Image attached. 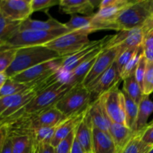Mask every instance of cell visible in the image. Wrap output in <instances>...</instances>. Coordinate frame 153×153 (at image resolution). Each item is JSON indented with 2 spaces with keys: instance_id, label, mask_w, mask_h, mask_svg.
Returning a JSON list of instances; mask_svg holds the SVG:
<instances>
[{
  "instance_id": "6da1fadb",
  "label": "cell",
  "mask_w": 153,
  "mask_h": 153,
  "mask_svg": "<svg viewBox=\"0 0 153 153\" xmlns=\"http://www.w3.org/2000/svg\"><path fill=\"white\" fill-rule=\"evenodd\" d=\"M60 58H62L45 46L19 48L13 63L4 73L8 78H12L31 67Z\"/></svg>"
},
{
  "instance_id": "7a4b0ae2",
  "label": "cell",
  "mask_w": 153,
  "mask_h": 153,
  "mask_svg": "<svg viewBox=\"0 0 153 153\" xmlns=\"http://www.w3.org/2000/svg\"><path fill=\"white\" fill-rule=\"evenodd\" d=\"M153 0L131 1L117 18L118 30L126 31L141 27L152 15Z\"/></svg>"
},
{
  "instance_id": "3957f363",
  "label": "cell",
  "mask_w": 153,
  "mask_h": 153,
  "mask_svg": "<svg viewBox=\"0 0 153 153\" xmlns=\"http://www.w3.org/2000/svg\"><path fill=\"white\" fill-rule=\"evenodd\" d=\"M69 32L67 28L52 30V31H37L25 30L19 31L12 37L2 47L19 48L28 46H44L46 43L55 40L57 37Z\"/></svg>"
},
{
  "instance_id": "277c9868",
  "label": "cell",
  "mask_w": 153,
  "mask_h": 153,
  "mask_svg": "<svg viewBox=\"0 0 153 153\" xmlns=\"http://www.w3.org/2000/svg\"><path fill=\"white\" fill-rule=\"evenodd\" d=\"M89 34L82 31H69L44 45L64 58L76 53L91 43Z\"/></svg>"
},
{
  "instance_id": "5b68a950",
  "label": "cell",
  "mask_w": 153,
  "mask_h": 153,
  "mask_svg": "<svg viewBox=\"0 0 153 153\" xmlns=\"http://www.w3.org/2000/svg\"><path fill=\"white\" fill-rule=\"evenodd\" d=\"M91 104V93L83 85L72 88L55 105V108L67 117L85 110Z\"/></svg>"
},
{
  "instance_id": "8992f818",
  "label": "cell",
  "mask_w": 153,
  "mask_h": 153,
  "mask_svg": "<svg viewBox=\"0 0 153 153\" xmlns=\"http://www.w3.org/2000/svg\"><path fill=\"white\" fill-rule=\"evenodd\" d=\"M72 88L64 81L57 82L46 91L37 94L35 97L26 105L22 111L28 114L37 113L52 108L56 105L60 99Z\"/></svg>"
},
{
  "instance_id": "52a82bcc",
  "label": "cell",
  "mask_w": 153,
  "mask_h": 153,
  "mask_svg": "<svg viewBox=\"0 0 153 153\" xmlns=\"http://www.w3.org/2000/svg\"><path fill=\"white\" fill-rule=\"evenodd\" d=\"M111 37L112 35H108L100 40L91 41L89 44L81 49L76 53L63 58L60 64V70L69 76L79 66L90 58L99 55L105 48Z\"/></svg>"
},
{
  "instance_id": "ba28073f",
  "label": "cell",
  "mask_w": 153,
  "mask_h": 153,
  "mask_svg": "<svg viewBox=\"0 0 153 153\" xmlns=\"http://www.w3.org/2000/svg\"><path fill=\"white\" fill-rule=\"evenodd\" d=\"M100 99L111 121L126 125L123 94L119 90L118 85L101 96Z\"/></svg>"
},
{
  "instance_id": "9c48e42d",
  "label": "cell",
  "mask_w": 153,
  "mask_h": 153,
  "mask_svg": "<svg viewBox=\"0 0 153 153\" xmlns=\"http://www.w3.org/2000/svg\"><path fill=\"white\" fill-rule=\"evenodd\" d=\"M119 53L120 49L118 46L105 48L98 55L94 66L82 85L88 89L103 73H105L113 65Z\"/></svg>"
},
{
  "instance_id": "30bf717a",
  "label": "cell",
  "mask_w": 153,
  "mask_h": 153,
  "mask_svg": "<svg viewBox=\"0 0 153 153\" xmlns=\"http://www.w3.org/2000/svg\"><path fill=\"white\" fill-rule=\"evenodd\" d=\"M63 58L47 61L39 65L28 69L12 77L13 80L28 85L47 77L49 75L60 70V64Z\"/></svg>"
},
{
  "instance_id": "8fae6325",
  "label": "cell",
  "mask_w": 153,
  "mask_h": 153,
  "mask_svg": "<svg viewBox=\"0 0 153 153\" xmlns=\"http://www.w3.org/2000/svg\"><path fill=\"white\" fill-rule=\"evenodd\" d=\"M32 13L31 0H0V14L8 20L22 22Z\"/></svg>"
},
{
  "instance_id": "7c38bea8",
  "label": "cell",
  "mask_w": 153,
  "mask_h": 153,
  "mask_svg": "<svg viewBox=\"0 0 153 153\" xmlns=\"http://www.w3.org/2000/svg\"><path fill=\"white\" fill-rule=\"evenodd\" d=\"M120 80V75L116 64L114 63L113 65L88 88L91 93V103L98 100L107 91L117 85Z\"/></svg>"
},
{
  "instance_id": "4fadbf2b",
  "label": "cell",
  "mask_w": 153,
  "mask_h": 153,
  "mask_svg": "<svg viewBox=\"0 0 153 153\" xmlns=\"http://www.w3.org/2000/svg\"><path fill=\"white\" fill-rule=\"evenodd\" d=\"M88 108L85 110L67 117L57 126L55 135H54L52 141L51 143V145L54 148L56 147L61 140H64L69 134H71L76 130L79 124L83 119Z\"/></svg>"
},
{
  "instance_id": "5bb4252c",
  "label": "cell",
  "mask_w": 153,
  "mask_h": 153,
  "mask_svg": "<svg viewBox=\"0 0 153 153\" xmlns=\"http://www.w3.org/2000/svg\"><path fill=\"white\" fill-rule=\"evenodd\" d=\"M30 114L34 131L41 127L57 126L66 117L55 106Z\"/></svg>"
},
{
  "instance_id": "9a60e30c",
  "label": "cell",
  "mask_w": 153,
  "mask_h": 153,
  "mask_svg": "<svg viewBox=\"0 0 153 153\" xmlns=\"http://www.w3.org/2000/svg\"><path fill=\"white\" fill-rule=\"evenodd\" d=\"M88 109L82 120L75 130V138L80 143L86 153L92 152L93 151V128H94V126L88 114Z\"/></svg>"
},
{
  "instance_id": "2e32d148",
  "label": "cell",
  "mask_w": 153,
  "mask_h": 153,
  "mask_svg": "<svg viewBox=\"0 0 153 153\" xmlns=\"http://www.w3.org/2000/svg\"><path fill=\"white\" fill-rule=\"evenodd\" d=\"M95 2L91 0H61L59 4L60 10L64 13L76 15L82 13L83 16L94 15Z\"/></svg>"
},
{
  "instance_id": "e0dca14e",
  "label": "cell",
  "mask_w": 153,
  "mask_h": 153,
  "mask_svg": "<svg viewBox=\"0 0 153 153\" xmlns=\"http://www.w3.org/2000/svg\"><path fill=\"white\" fill-rule=\"evenodd\" d=\"M88 114L94 128L108 132L112 122L109 119L100 98L93 102L88 106Z\"/></svg>"
},
{
  "instance_id": "ac0fdd59",
  "label": "cell",
  "mask_w": 153,
  "mask_h": 153,
  "mask_svg": "<svg viewBox=\"0 0 153 153\" xmlns=\"http://www.w3.org/2000/svg\"><path fill=\"white\" fill-rule=\"evenodd\" d=\"M92 153H118L114 142L108 131L94 127Z\"/></svg>"
},
{
  "instance_id": "d6986e66",
  "label": "cell",
  "mask_w": 153,
  "mask_h": 153,
  "mask_svg": "<svg viewBox=\"0 0 153 153\" xmlns=\"http://www.w3.org/2000/svg\"><path fill=\"white\" fill-rule=\"evenodd\" d=\"M108 133L114 142L117 152L120 153L136 132L124 124L112 123Z\"/></svg>"
},
{
  "instance_id": "ffe728a7",
  "label": "cell",
  "mask_w": 153,
  "mask_h": 153,
  "mask_svg": "<svg viewBox=\"0 0 153 153\" xmlns=\"http://www.w3.org/2000/svg\"><path fill=\"white\" fill-rule=\"evenodd\" d=\"M66 28L64 24L55 19V18L49 16L46 21L36 20L31 18H28L22 21L20 24L19 31L25 30H37V31H52Z\"/></svg>"
},
{
  "instance_id": "44dd1931",
  "label": "cell",
  "mask_w": 153,
  "mask_h": 153,
  "mask_svg": "<svg viewBox=\"0 0 153 153\" xmlns=\"http://www.w3.org/2000/svg\"><path fill=\"white\" fill-rule=\"evenodd\" d=\"M153 113V102L149 99V96L144 95L138 105L137 120H136L134 131L138 132L146 127L147 121Z\"/></svg>"
},
{
  "instance_id": "7402d4cb",
  "label": "cell",
  "mask_w": 153,
  "mask_h": 153,
  "mask_svg": "<svg viewBox=\"0 0 153 153\" xmlns=\"http://www.w3.org/2000/svg\"><path fill=\"white\" fill-rule=\"evenodd\" d=\"M99 55L88 59V61H86L83 64H81L80 66H79L76 70H73L69 75L68 79L67 81V85H69L72 88L76 86V85H82L86 76H88L89 72L91 71V68L94 66V63H95Z\"/></svg>"
},
{
  "instance_id": "603a6c76",
  "label": "cell",
  "mask_w": 153,
  "mask_h": 153,
  "mask_svg": "<svg viewBox=\"0 0 153 153\" xmlns=\"http://www.w3.org/2000/svg\"><path fill=\"white\" fill-rule=\"evenodd\" d=\"M93 16H78L72 15L71 18L65 22L64 26L69 31H82L86 34H91V27L93 22Z\"/></svg>"
},
{
  "instance_id": "cb8c5ba5",
  "label": "cell",
  "mask_w": 153,
  "mask_h": 153,
  "mask_svg": "<svg viewBox=\"0 0 153 153\" xmlns=\"http://www.w3.org/2000/svg\"><path fill=\"white\" fill-rule=\"evenodd\" d=\"M21 22H13L0 14V48L19 31Z\"/></svg>"
},
{
  "instance_id": "d4e9b609",
  "label": "cell",
  "mask_w": 153,
  "mask_h": 153,
  "mask_svg": "<svg viewBox=\"0 0 153 153\" xmlns=\"http://www.w3.org/2000/svg\"><path fill=\"white\" fill-rule=\"evenodd\" d=\"M12 153H34L37 145L31 135H18L10 137Z\"/></svg>"
},
{
  "instance_id": "484cf974",
  "label": "cell",
  "mask_w": 153,
  "mask_h": 153,
  "mask_svg": "<svg viewBox=\"0 0 153 153\" xmlns=\"http://www.w3.org/2000/svg\"><path fill=\"white\" fill-rule=\"evenodd\" d=\"M123 91L130 98L132 99L137 105H139L144 97L143 89L136 80L134 75L124 79Z\"/></svg>"
},
{
  "instance_id": "4316f807",
  "label": "cell",
  "mask_w": 153,
  "mask_h": 153,
  "mask_svg": "<svg viewBox=\"0 0 153 153\" xmlns=\"http://www.w3.org/2000/svg\"><path fill=\"white\" fill-rule=\"evenodd\" d=\"M124 98V111L126 117V126L134 131L136 120L138 112V105L123 91ZM135 132V131H134Z\"/></svg>"
},
{
  "instance_id": "83f0119b",
  "label": "cell",
  "mask_w": 153,
  "mask_h": 153,
  "mask_svg": "<svg viewBox=\"0 0 153 153\" xmlns=\"http://www.w3.org/2000/svg\"><path fill=\"white\" fill-rule=\"evenodd\" d=\"M153 146L147 144L141 139V131L136 132L120 153H149Z\"/></svg>"
},
{
  "instance_id": "f1b7e54d",
  "label": "cell",
  "mask_w": 153,
  "mask_h": 153,
  "mask_svg": "<svg viewBox=\"0 0 153 153\" xmlns=\"http://www.w3.org/2000/svg\"><path fill=\"white\" fill-rule=\"evenodd\" d=\"M28 88H29L28 85L19 83V82L13 80L11 78H8L0 91V99L2 97L17 94L19 93L22 92L23 91H25Z\"/></svg>"
},
{
  "instance_id": "f546056e",
  "label": "cell",
  "mask_w": 153,
  "mask_h": 153,
  "mask_svg": "<svg viewBox=\"0 0 153 153\" xmlns=\"http://www.w3.org/2000/svg\"><path fill=\"white\" fill-rule=\"evenodd\" d=\"M55 127H41L34 131V140L37 146L40 144H50L55 133Z\"/></svg>"
},
{
  "instance_id": "4dcf8cb0",
  "label": "cell",
  "mask_w": 153,
  "mask_h": 153,
  "mask_svg": "<svg viewBox=\"0 0 153 153\" xmlns=\"http://www.w3.org/2000/svg\"><path fill=\"white\" fill-rule=\"evenodd\" d=\"M143 55V46H140V47H139V49H137L135 55L133 56V58L128 61V64H127L126 65V67L123 68V70L122 73H121L120 74L121 80L123 81L124 79L129 77V76H134V73H135L136 69H137V65H138L139 64V61H140V58H141Z\"/></svg>"
},
{
  "instance_id": "1f68e13d",
  "label": "cell",
  "mask_w": 153,
  "mask_h": 153,
  "mask_svg": "<svg viewBox=\"0 0 153 153\" xmlns=\"http://www.w3.org/2000/svg\"><path fill=\"white\" fill-rule=\"evenodd\" d=\"M17 49L7 47L0 48V73H5L10 67L16 56Z\"/></svg>"
},
{
  "instance_id": "d6a6232c",
  "label": "cell",
  "mask_w": 153,
  "mask_h": 153,
  "mask_svg": "<svg viewBox=\"0 0 153 153\" xmlns=\"http://www.w3.org/2000/svg\"><path fill=\"white\" fill-rule=\"evenodd\" d=\"M138 48H128V49H125L123 51H121L120 52L119 55L117 57L116 60H115V64H116V67L117 68L118 72H119L120 75L122 73L124 67H126L127 64L128 63V61L133 58L135 53L137 52Z\"/></svg>"
},
{
  "instance_id": "836d02e7",
  "label": "cell",
  "mask_w": 153,
  "mask_h": 153,
  "mask_svg": "<svg viewBox=\"0 0 153 153\" xmlns=\"http://www.w3.org/2000/svg\"><path fill=\"white\" fill-rule=\"evenodd\" d=\"M143 92L146 96H149L153 93V61H147L146 73L143 79Z\"/></svg>"
},
{
  "instance_id": "e575fe53",
  "label": "cell",
  "mask_w": 153,
  "mask_h": 153,
  "mask_svg": "<svg viewBox=\"0 0 153 153\" xmlns=\"http://www.w3.org/2000/svg\"><path fill=\"white\" fill-rule=\"evenodd\" d=\"M75 139V131L61 140L55 147V153H70Z\"/></svg>"
},
{
  "instance_id": "d590c367",
  "label": "cell",
  "mask_w": 153,
  "mask_h": 153,
  "mask_svg": "<svg viewBox=\"0 0 153 153\" xmlns=\"http://www.w3.org/2000/svg\"><path fill=\"white\" fill-rule=\"evenodd\" d=\"M61 0H31V8L33 13L39 10L48 9L55 5H59Z\"/></svg>"
},
{
  "instance_id": "8d00e7d4",
  "label": "cell",
  "mask_w": 153,
  "mask_h": 153,
  "mask_svg": "<svg viewBox=\"0 0 153 153\" xmlns=\"http://www.w3.org/2000/svg\"><path fill=\"white\" fill-rule=\"evenodd\" d=\"M146 65H147V60L146 59L144 55H142L140 58L139 64L137 65V69H136L135 73H134V76H135L136 80L140 85V87L143 89V79H144L145 73H146Z\"/></svg>"
},
{
  "instance_id": "74e56055",
  "label": "cell",
  "mask_w": 153,
  "mask_h": 153,
  "mask_svg": "<svg viewBox=\"0 0 153 153\" xmlns=\"http://www.w3.org/2000/svg\"><path fill=\"white\" fill-rule=\"evenodd\" d=\"M141 139L147 144L153 146V122L141 131Z\"/></svg>"
},
{
  "instance_id": "f35d334b",
  "label": "cell",
  "mask_w": 153,
  "mask_h": 153,
  "mask_svg": "<svg viewBox=\"0 0 153 153\" xmlns=\"http://www.w3.org/2000/svg\"><path fill=\"white\" fill-rule=\"evenodd\" d=\"M0 153H12V140L10 137L7 136Z\"/></svg>"
},
{
  "instance_id": "ab89813d",
  "label": "cell",
  "mask_w": 153,
  "mask_h": 153,
  "mask_svg": "<svg viewBox=\"0 0 153 153\" xmlns=\"http://www.w3.org/2000/svg\"><path fill=\"white\" fill-rule=\"evenodd\" d=\"M38 153H55V148L50 144L38 145Z\"/></svg>"
},
{
  "instance_id": "60d3db41",
  "label": "cell",
  "mask_w": 153,
  "mask_h": 153,
  "mask_svg": "<svg viewBox=\"0 0 153 153\" xmlns=\"http://www.w3.org/2000/svg\"><path fill=\"white\" fill-rule=\"evenodd\" d=\"M70 153H86L85 151L84 150V149L82 148V146H81L80 143L77 141L76 138L74 139V141H73V147H72L71 152Z\"/></svg>"
},
{
  "instance_id": "b9f144b4",
  "label": "cell",
  "mask_w": 153,
  "mask_h": 153,
  "mask_svg": "<svg viewBox=\"0 0 153 153\" xmlns=\"http://www.w3.org/2000/svg\"><path fill=\"white\" fill-rule=\"evenodd\" d=\"M7 137V131L4 126H0V152L3 147L5 139Z\"/></svg>"
},
{
  "instance_id": "7bdbcfd3",
  "label": "cell",
  "mask_w": 153,
  "mask_h": 153,
  "mask_svg": "<svg viewBox=\"0 0 153 153\" xmlns=\"http://www.w3.org/2000/svg\"><path fill=\"white\" fill-rule=\"evenodd\" d=\"M7 79H8V77H7V75H6L5 73H0V91H1L3 85H4V83H5V82L7 81Z\"/></svg>"
},
{
  "instance_id": "ee69618b",
  "label": "cell",
  "mask_w": 153,
  "mask_h": 153,
  "mask_svg": "<svg viewBox=\"0 0 153 153\" xmlns=\"http://www.w3.org/2000/svg\"><path fill=\"white\" fill-rule=\"evenodd\" d=\"M34 153H38V146H36L35 149H34Z\"/></svg>"
},
{
  "instance_id": "f6af8a7d",
  "label": "cell",
  "mask_w": 153,
  "mask_h": 153,
  "mask_svg": "<svg viewBox=\"0 0 153 153\" xmlns=\"http://www.w3.org/2000/svg\"><path fill=\"white\" fill-rule=\"evenodd\" d=\"M149 153H153V147L152 148V149H151L150 151H149Z\"/></svg>"
},
{
  "instance_id": "bcb514c9",
  "label": "cell",
  "mask_w": 153,
  "mask_h": 153,
  "mask_svg": "<svg viewBox=\"0 0 153 153\" xmlns=\"http://www.w3.org/2000/svg\"><path fill=\"white\" fill-rule=\"evenodd\" d=\"M152 15H153V3H152Z\"/></svg>"
},
{
  "instance_id": "7dc6e473",
  "label": "cell",
  "mask_w": 153,
  "mask_h": 153,
  "mask_svg": "<svg viewBox=\"0 0 153 153\" xmlns=\"http://www.w3.org/2000/svg\"><path fill=\"white\" fill-rule=\"evenodd\" d=\"M89 153H92V152H89Z\"/></svg>"
}]
</instances>
